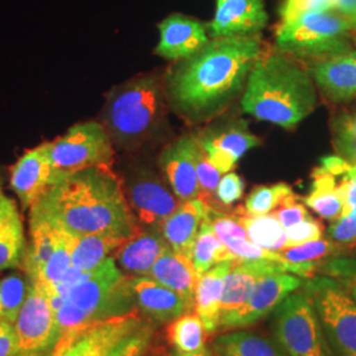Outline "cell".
<instances>
[{
  "label": "cell",
  "mask_w": 356,
  "mask_h": 356,
  "mask_svg": "<svg viewBox=\"0 0 356 356\" xmlns=\"http://www.w3.org/2000/svg\"><path fill=\"white\" fill-rule=\"evenodd\" d=\"M263 53L256 35L210 38L201 51L168 69L164 76L168 107L188 124L216 119L245 89Z\"/></svg>",
  "instance_id": "6da1fadb"
},
{
  "label": "cell",
  "mask_w": 356,
  "mask_h": 356,
  "mask_svg": "<svg viewBox=\"0 0 356 356\" xmlns=\"http://www.w3.org/2000/svg\"><path fill=\"white\" fill-rule=\"evenodd\" d=\"M29 225H48L76 238L107 232L129 239L140 229L123 181L103 166L58 179L31 207Z\"/></svg>",
  "instance_id": "7a4b0ae2"
},
{
  "label": "cell",
  "mask_w": 356,
  "mask_h": 356,
  "mask_svg": "<svg viewBox=\"0 0 356 356\" xmlns=\"http://www.w3.org/2000/svg\"><path fill=\"white\" fill-rule=\"evenodd\" d=\"M312 76L280 51L261 54L242 97L245 114L282 128L296 127L317 106Z\"/></svg>",
  "instance_id": "3957f363"
},
{
  "label": "cell",
  "mask_w": 356,
  "mask_h": 356,
  "mask_svg": "<svg viewBox=\"0 0 356 356\" xmlns=\"http://www.w3.org/2000/svg\"><path fill=\"white\" fill-rule=\"evenodd\" d=\"M129 280L110 256L91 272L72 266L57 285L44 288L64 298V305L54 312L60 337L83 325L138 312Z\"/></svg>",
  "instance_id": "277c9868"
},
{
  "label": "cell",
  "mask_w": 356,
  "mask_h": 356,
  "mask_svg": "<svg viewBox=\"0 0 356 356\" xmlns=\"http://www.w3.org/2000/svg\"><path fill=\"white\" fill-rule=\"evenodd\" d=\"M166 107L164 76L143 74L110 91L102 124L115 145L132 151L160 132Z\"/></svg>",
  "instance_id": "5b68a950"
},
{
  "label": "cell",
  "mask_w": 356,
  "mask_h": 356,
  "mask_svg": "<svg viewBox=\"0 0 356 356\" xmlns=\"http://www.w3.org/2000/svg\"><path fill=\"white\" fill-rule=\"evenodd\" d=\"M354 29L337 11L309 13L281 22L276 32L277 51L313 61L353 51L348 35Z\"/></svg>",
  "instance_id": "8992f818"
},
{
  "label": "cell",
  "mask_w": 356,
  "mask_h": 356,
  "mask_svg": "<svg viewBox=\"0 0 356 356\" xmlns=\"http://www.w3.org/2000/svg\"><path fill=\"white\" fill-rule=\"evenodd\" d=\"M334 356H356V301L331 277H313L304 282Z\"/></svg>",
  "instance_id": "52a82bcc"
},
{
  "label": "cell",
  "mask_w": 356,
  "mask_h": 356,
  "mask_svg": "<svg viewBox=\"0 0 356 356\" xmlns=\"http://www.w3.org/2000/svg\"><path fill=\"white\" fill-rule=\"evenodd\" d=\"M51 156L56 184L58 179L85 169L111 168L114 143L102 123L90 120L74 124L65 135L51 141Z\"/></svg>",
  "instance_id": "ba28073f"
},
{
  "label": "cell",
  "mask_w": 356,
  "mask_h": 356,
  "mask_svg": "<svg viewBox=\"0 0 356 356\" xmlns=\"http://www.w3.org/2000/svg\"><path fill=\"white\" fill-rule=\"evenodd\" d=\"M273 330L288 356H334L312 300L292 293L277 307Z\"/></svg>",
  "instance_id": "9c48e42d"
},
{
  "label": "cell",
  "mask_w": 356,
  "mask_h": 356,
  "mask_svg": "<svg viewBox=\"0 0 356 356\" xmlns=\"http://www.w3.org/2000/svg\"><path fill=\"white\" fill-rule=\"evenodd\" d=\"M123 189L140 229H161L181 204L164 177L148 168L136 169L123 182Z\"/></svg>",
  "instance_id": "30bf717a"
},
{
  "label": "cell",
  "mask_w": 356,
  "mask_h": 356,
  "mask_svg": "<svg viewBox=\"0 0 356 356\" xmlns=\"http://www.w3.org/2000/svg\"><path fill=\"white\" fill-rule=\"evenodd\" d=\"M141 323L143 319L135 312L79 326L60 337L51 356H104Z\"/></svg>",
  "instance_id": "8fae6325"
},
{
  "label": "cell",
  "mask_w": 356,
  "mask_h": 356,
  "mask_svg": "<svg viewBox=\"0 0 356 356\" xmlns=\"http://www.w3.org/2000/svg\"><path fill=\"white\" fill-rule=\"evenodd\" d=\"M13 327L19 356H42L53 350L60 339L54 312L38 285L32 284Z\"/></svg>",
  "instance_id": "7c38bea8"
},
{
  "label": "cell",
  "mask_w": 356,
  "mask_h": 356,
  "mask_svg": "<svg viewBox=\"0 0 356 356\" xmlns=\"http://www.w3.org/2000/svg\"><path fill=\"white\" fill-rule=\"evenodd\" d=\"M304 285L302 280L289 275V272H277L259 281L248 301L229 319L219 325L222 330H235L254 325L276 310L293 292Z\"/></svg>",
  "instance_id": "4fadbf2b"
},
{
  "label": "cell",
  "mask_w": 356,
  "mask_h": 356,
  "mask_svg": "<svg viewBox=\"0 0 356 356\" xmlns=\"http://www.w3.org/2000/svg\"><path fill=\"white\" fill-rule=\"evenodd\" d=\"M198 135H185L170 143L159 156L161 175L181 202L200 198L197 177Z\"/></svg>",
  "instance_id": "5bb4252c"
},
{
  "label": "cell",
  "mask_w": 356,
  "mask_h": 356,
  "mask_svg": "<svg viewBox=\"0 0 356 356\" xmlns=\"http://www.w3.org/2000/svg\"><path fill=\"white\" fill-rule=\"evenodd\" d=\"M54 184L51 141L26 151L11 166V189L26 209H31Z\"/></svg>",
  "instance_id": "9a60e30c"
},
{
  "label": "cell",
  "mask_w": 356,
  "mask_h": 356,
  "mask_svg": "<svg viewBox=\"0 0 356 356\" xmlns=\"http://www.w3.org/2000/svg\"><path fill=\"white\" fill-rule=\"evenodd\" d=\"M159 31L160 41L154 53L175 63L195 54L210 41L207 26L182 13L169 15L159 24Z\"/></svg>",
  "instance_id": "2e32d148"
},
{
  "label": "cell",
  "mask_w": 356,
  "mask_h": 356,
  "mask_svg": "<svg viewBox=\"0 0 356 356\" xmlns=\"http://www.w3.org/2000/svg\"><path fill=\"white\" fill-rule=\"evenodd\" d=\"M198 140L222 175L231 172L244 153L261 144V140L250 132L244 120L210 128L198 135Z\"/></svg>",
  "instance_id": "e0dca14e"
},
{
  "label": "cell",
  "mask_w": 356,
  "mask_h": 356,
  "mask_svg": "<svg viewBox=\"0 0 356 356\" xmlns=\"http://www.w3.org/2000/svg\"><path fill=\"white\" fill-rule=\"evenodd\" d=\"M267 23L264 0H216V15L206 26L216 38L256 35Z\"/></svg>",
  "instance_id": "ac0fdd59"
},
{
  "label": "cell",
  "mask_w": 356,
  "mask_h": 356,
  "mask_svg": "<svg viewBox=\"0 0 356 356\" xmlns=\"http://www.w3.org/2000/svg\"><path fill=\"white\" fill-rule=\"evenodd\" d=\"M129 282L136 306L154 322H172L191 313L194 307V304L182 294L149 276H132Z\"/></svg>",
  "instance_id": "d6986e66"
},
{
  "label": "cell",
  "mask_w": 356,
  "mask_h": 356,
  "mask_svg": "<svg viewBox=\"0 0 356 356\" xmlns=\"http://www.w3.org/2000/svg\"><path fill=\"white\" fill-rule=\"evenodd\" d=\"M312 76L323 97L341 104L356 97V51H344L312 65Z\"/></svg>",
  "instance_id": "ffe728a7"
},
{
  "label": "cell",
  "mask_w": 356,
  "mask_h": 356,
  "mask_svg": "<svg viewBox=\"0 0 356 356\" xmlns=\"http://www.w3.org/2000/svg\"><path fill=\"white\" fill-rule=\"evenodd\" d=\"M277 272L286 270L275 261L257 260L234 263L225 281V291L220 304V323L242 309L254 293L259 281Z\"/></svg>",
  "instance_id": "44dd1931"
},
{
  "label": "cell",
  "mask_w": 356,
  "mask_h": 356,
  "mask_svg": "<svg viewBox=\"0 0 356 356\" xmlns=\"http://www.w3.org/2000/svg\"><path fill=\"white\" fill-rule=\"evenodd\" d=\"M169 247L161 229H139L115 251V261L134 277L149 276L154 263Z\"/></svg>",
  "instance_id": "7402d4cb"
},
{
  "label": "cell",
  "mask_w": 356,
  "mask_h": 356,
  "mask_svg": "<svg viewBox=\"0 0 356 356\" xmlns=\"http://www.w3.org/2000/svg\"><path fill=\"white\" fill-rule=\"evenodd\" d=\"M209 204L202 198L181 202L177 210L161 226V234L169 247L191 257V248L204 222Z\"/></svg>",
  "instance_id": "603a6c76"
},
{
  "label": "cell",
  "mask_w": 356,
  "mask_h": 356,
  "mask_svg": "<svg viewBox=\"0 0 356 356\" xmlns=\"http://www.w3.org/2000/svg\"><path fill=\"white\" fill-rule=\"evenodd\" d=\"M236 261H225L204 273L195 289V314L204 322V329L211 334L219 329L220 304L225 291V281Z\"/></svg>",
  "instance_id": "cb8c5ba5"
},
{
  "label": "cell",
  "mask_w": 356,
  "mask_h": 356,
  "mask_svg": "<svg viewBox=\"0 0 356 356\" xmlns=\"http://www.w3.org/2000/svg\"><path fill=\"white\" fill-rule=\"evenodd\" d=\"M149 277L182 294L195 304V289L200 276L189 256L168 248L154 263Z\"/></svg>",
  "instance_id": "d4e9b609"
},
{
  "label": "cell",
  "mask_w": 356,
  "mask_h": 356,
  "mask_svg": "<svg viewBox=\"0 0 356 356\" xmlns=\"http://www.w3.org/2000/svg\"><path fill=\"white\" fill-rule=\"evenodd\" d=\"M312 189L302 200L321 218L334 222L343 214V197L338 177L323 166L316 168L312 173Z\"/></svg>",
  "instance_id": "484cf974"
},
{
  "label": "cell",
  "mask_w": 356,
  "mask_h": 356,
  "mask_svg": "<svg viewBox=\"0 0 356 356\" xmlns=\"http://www.w3.org/2000/svg\"><path fill=\"white\" fill-rule=\"evenodd\" d=\"M232 214L247 231L250 241L256 245L270 252H282L288 248L286 231L273 213L266 216H251L243 206L238 207Z\"/></svg>",
  "instance_id": "4316f807"
},
{
  "label": "cell",
  "mask_w": 356,
  "mask_h": 356,
  "mask_svg": "<svg viewBox=\"0 0 356 356\" xmlns=\"http://www.w3.org/2000/svg\"><path fill=\"white\" fill-rule=\"evenodd\" d=\"M126 241L122 236L107 232L79 236L72 252V266L81 272H91L111 254H115Z\"/></svg>",
  "instance_id": "83f0119b"
},
{
  "label": "cell",
  "mask_w": 356,
  "mask_h": 356,
  "mask_svg": "<svg viewBox=\"0 0 356 356\" xmlns=\"http://www.w3.org/2000/svg\"><path fill=\"white\" fill-rule=\"evenodd\" d=\"M191 259L200 277L209 269L216 267L220 263L239 261L229 252V248L219 241V238L216 236L214 229L211 227V223L206 216L193 244Z\"/></svg>",
  "instance_id": "f1b7e54d"
},
{
  "label": "cell",
  "mask_w": 356,
  "mask_h": 356,
  "mask_svg": "<svg viewBox=\"0 0 356 356\" xmlns=\"http://www.w3.org/2000/svg\"><path fill=\"white\" fill-rule=\"evenodd\" d=\"M213 348L218 356H284L269 339L250 331H234L218 337Z\"/></svg>",
  "instance_id": "f546056e"
},
{
  "label": "cell",
  "mask_w": 356,
  "mask_h": 356,
  "mask_svg": "<svg viewBox=\"0 0 356 356\" xmlns=\"http://www.w3.org/2000/svg\"><path fill=\"white\" fill-rule=\"evenodd\" d=\"M204 322L197 314L186 313L172 321L168 327V339L175 351L182 354H197L206 350Z\"/></svg>",
  "instance_id": "4dcf8cb0"
},
{
  "label": "cell",
  "mask_w": 356,
  "mask_h": 356,
  "mask_svg": "<svg viewBox=\"0 0 356 356\" xmlns=\"http://www.w3.org/2000/svg\"><path fill=\"white\" fill-rule=\"evenodd\" d=\"M31 286L32 282L22 275H11L0 280V323L15 325Z\"/></svg>",
  "instance_id": "1f68e13d"
},
{
  "label": "cell",
  "mask_w": 356,
  "mask_h": 356,
  "mask_svg": "<svg viewBox=\"0 0 356 356\" xmlns=\"http://www.w3.org/2000/svg\"><path fill=\"white\" fill-rule=\"evenodd\" d=\"M24 251V229L22 218L19 216L0 231V272L10 268L20 267Z\"/></svg>",
  "instance_id": "d6a6232c"
},
{
  "label": "cell",
  "mask_w": 356,
  "mask_h": 356,
  "mask_svg": "<svg viewBox=\"0 0 356 356\" xmlns=\"http://www.w3.org/2000/svg\"><path fill=\"white\" fill-rule=\"evenodd\" d=\"M292 193V188L284 182L256 186L247 197L244 210L251 216L270 214Z\"/></svg>",
  "instance_id": "836d02e7"
},
{
  "label": "cell",
  "mask_w": 356,
  "mask_h": 356,
  "mask_svg": "<svg viewBox=\"0 0 356 356\" xmlns=\"http://www.w3.org/2000/svg\"><path fill=\"white\" fill-rule=\"evenodd\" d=\"M341 245L331 242L330 239H317L313 242L304 243L300 245L289 247L284 250L281 254L288 263L292 264H318V261L338 254Z\"/></svg>",
  "instance_id": "e575fe53"
},
{
  "label": "cell",
  "mask_w": 356,
  "mask_h": 356,
  "mask_svg": "<svg viewBox=\"0 0 356 356\" xmlns=\"http://www.w3.org/2000/svg\"><path fill=\"white\" fill-rule=\"evenodd\" d=\"M154 335V326L149 322L141 323L138 329L119 341L104 356H145Z\"/></svg>",
  "instance_id": "d590c367"
},
{
  "label": "cell",
  "mask_w": 356,
  "mask_h": 356,
  "mask_svg": "<svg viewBox=\"0 0 356 356\" xmlns=\"http://www.w3.org/2000/svg\"><path fill=\"white\" fill-rule=\"evenodd\" d=\"M197 177H198V185H200V198H202L209 206L218 207L214 204V198H216V188L222 178V173L213 164L209 154L202 148L201 143H200V151L197 156Z\"/></svg>",
  "instance_id": "8d00e7d4"
},
{
  "label": "cell",
  "mask_w": 356,
  "mask_h": 356,
  "mask_svg": "<svg viewBox=\"0 0 356 356\" xmlns=\"http://www.w3.org/2000/svg\"><path fill=\"white\" fill-rule=\"evenodd\" d=\"M288 236V248L300 245L304 243L313 242L321 239L323 235V227L317 219L309 216L300 223L285 229Z\"/></svg>",
  "instance_id": "74e56055"
},
{
  "label": "cell",
  "mask_w": 356,
  "mask_h": 356,
  "mask_svg": "<svg viewBox=\"0 0 356 356\" xmlns=\"http://www.w3.org/2000/svg\"><path fill=\"white\" fill-rule=\"evenodd\" d=\"M327 235L331 242L341 247L356 243V209L331 222Z\"/></svg>",
  "instance_id": "f35d334b"
},
{
  "label": "cell",
  "mask_w": 356,
  "mask_h": 356,
  "mask_svg": "<svg viewBox=\"0 0 356 356\" xmlns=\"http://www.w3.org/2000/svg\"><path fill=\"white\" fill-rule=\"evenodd\" d=\"M273 214L279 219L281 226L285 229L300 223L301 220H304L310 216L309 211L306 210L305 204L298 201V197L294 193L288 195L281 202L280 206L276 209Z\"/></svg>",
  "instance_id": "ab89813d"
},
{
  "label": "cell",
  "mask_w": 356,
  "mask_h": 356,
  "mask_svg": "<svg viewBox=\"0 0 356 356\" xmlns=\"http://www.w3.org/2000/svg\"><path fill=\"white\" fill-rule=\"evenodd\" d=\"M244 193V182L236 173L229 172L220 178L216 188V201L223 206H231L238 202Z\"/></svg>",
  "instance_id": "60d3db41"
},
{
  "label": "cell",
  "mask_w": 356,
  "mask_h": 356,
  "mask_svg": "<svg viewBox=\"0 0 356 356\" xmlns=\"http://www.w3.org/2000/svg\"><path fill=\"white\" fill-rule=\"evenodd\" d=\"M334 148L339 157H342L348 164L356 165V135L332 126Z\"/></svg>",
  "instance_id": "b9f144b4"
},
{
  "label": "cell",
  "mask_w": 356,
  "mask_h": 356,
  "mask_svg": "<svg viewBox=\"0 0 356 356\" xmlns=\"http://www.w3.org/2000/svg\"><path fill=\"white\" fill-rule=\"evenodd\" d=\"M339 186L343 197V214L356 209V165H351L341 176ZM342 214V216H343Z\"/></svg>",
  "instance_id": "7bdbcfd3"
},
{
  "label": "cell",
  "mask_w": 356,
  "mask_h": 356,
  "mask_svg": "<svg viewBox=\"0 0 356 356\" xmlns=\"http://www.w3.org/2000/svg\"><path fill=\"white\" fill-rule=\"evenodd\" d=\"M0 356H19V342L13 325L0 323Z\"/></svg>",
  "instance_id": "ee69618b"
},
{
  "label": "cell",
  "mask_w": 356,
  "mask_h": 356,
  "mask_svg": "<svg viewBox=\"0 0 356 356\" xmlns=\"http://www.w3.org/2000/svg\"><path fill=\"white\" fill-rule=\"evenodd\" d=\"M16 216H19L16 204L11 198H7L3 194V197L0 198V231L4 229Z\"/></svg>",
  "instance_id": "f6af8a7d"
},
{
  "label": "cell",
  "mask_w": 356,
  "mask_h": 356,
  "mask_svg": "<svg viewBox=\"0 0 356 356\" xmlns=\"http://www.w3.org/2000/svg\"><path fill=\"white\" fill-rule=\"evenodd\" d=\"M334 11L348 17L356 11V0H334Z\"/></svg>",
  "instance_id": "bcb514c9"
},
{
  "label": "cell",
  "mask_w": 356,
  "mask_h": 356,
  "mask_svg": "<svg viewBox=\"0 0 356 356\" xmlns=\"http://www.w3.org/2000/svg\"><path fill=\"white\" fill-rule=\"evenodd\" d=\"M169 356H211V354H210V351L206 348L202 353H197V354H182V353L175 351V353H172Z\"/></svg>",
  "instance_id": "7dc6e473"
},
{
  "label": "cell",
  "mask_w": 356,
  "mask_h": 356,
  "mask_svg": "<svg viewBox=\"0 0 356 356\" xmlns=\"http://www.w3.org/2000/svg\"><path fill=\"white\" fill-rule=\"evenodd\" d=\"M348 20L351 22V26H353V29H354V32H356V11L353 13L351 16H348Z\"/></svg>",
  "instance_id": "c3c4849f"
},
{
  "label": "cell",
  "mask_w": 356,
  "mask_h": 356,
  "mask_svg": "<svg viewBox=\"0 0 356 356\" xmlns=\"http://www.w3.org/2000/svg\"><path fill=\"white\" fill-rule=\"evenodd\" d=\"M351 296L354 297V300L356 301V279L355 281H354V285L351 286Z\"/></svg>",
  "instance_id": "681fc988"
},
{
  "label": "cell",
  "mask_w": 356,
  "mask_h": 356,
  "mask_svg": "<svg viewBox=\"0 0 356 356\" xmlns=\"http://www.w3.org/2000/svg\"><path fill=\"white\" fill-rule=\"evenodd\" d=\"M1 197H3V194H1V193H0V198H1Z\"/></svg>",
  "instance_id": "f907efd6"
},
{
  "label": "cell",
  "mask_w": 356,
  "mask_h": 356,
  "mask_svg": "<svg viewBox=\"0 0 356 356\" xmlns=\"http://www.w3.org/2000/svg\"><path fill=\"white\" fill-rule=\"evenodd\" d=\"M0 193H1V186H0Z\"/></svg>",
  "instance_id": "816d5d0a"
},
{
  "label": "cell",
  "mask_w": 356,
  "mask_h": 356,
  "mask_svg": "<svg viewBox=\"0 0 356 356\" xmlns=\"http://www.w3.org/2000/svg\"><path fill=\"white\" fill-rule=\"evenodd\" d=\"M355 33H356V32H355ZM355 42H356V35H355Z\"/></svg>",
  "instance_id": "f5cc1de1"
}]
</instances>
